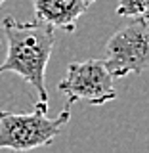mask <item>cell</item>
<instances>
[{
    "label": "cell",
    "instance_id": "7a4b0ae2",
    "mask_svg": "<svg viewBox=\"0 0 149 153\" xmlns=\"http://www.w3.org/2000/svg\"><path fill=\"white\" fill-rule=\"evenodd\" d=\"M71 119V103L56 119L48 117V102L35 105L31 113H8L0 109V149L29 151L50 146Z\"/></svg>",
    "mask_w": 149,
    "mask_h": 153
},
{
    "label": "cell",
    "instance_id": "5b68a950",
    "mask_svg": "<svg viewBox=\"0 0 149 153\" xmlns=\"http://www.w3.org/2000/svg\"><path fill=\"white\" fill-rule=\"evenodd\" d=\"M96 0H33L36 19L54 29L73 33L80 16H84Z\"/></svg>",
    "mask_w": 149,
    "mask_h": 153
},
{
    "label": "cell",
    "instance_id": "52a82bcc",
    "mask_svg": "<svg viewBox=\"0 0 149 153\" xmlns=\"http://www.w3.org/2000/svg\"><path fill=\"white\" fill-rule=\"evenodd\" d=\"M143 17H145L147 21H149V12H145V13H143Z\"/></svg>",
    "mask_w": 149,
    "mask_h": 153
},
{
    "label": "cell",
    "instance_id": "8992f818",
    "mask_svg": "<svg viewBox=\"0 0 149 153\" xmlns=\"http://www.w3.org/2000/svg\"><path fill=\"white\" fill-rule=\"evenodd\" d=\"M149 12V0H119L117 16L121 17H140Z\"/></svg>",
    "mask_w": 149,
    "mask_h": 153
},
{
    "label": "cell",
    "instance_id": "6da1fadb",
    "mask_svg": "<svg viewBox=\"0 0 149 153\" xmlns=\"http://www.w3.org/2000/svg\"><path fill=\"white\" fill-rule=\"evenodd\" d=\"M8 40V52L0 63V75L13 73L19 75L38 92L40 102H48L46 90V67L56 42L54 27L40 21L21 23L12 16L2 21Z\"/></svg>",
    "mask_w": 149,
    "mask_h": 153
},
{
    "label": "cell",
    "instance_id": "277c9868",
    "mask_svg": "<svg viewBox=\"0 0 149 153\" xmlns=\"http://www.w3.org/2000/svg\"><path fill=\"white\" fill-rule=\"evenodd\" d=\"M57 90L67 96V103L88 102L90 105H105L117 98L113 76L99 59L69 63L67 76L57 84Z\"/></svg>",
    "mask_w": 149,
    "mask_h": 153
},
{
    "label": "cell",
    "instance_id": "3957f363",
    "mask_svg": "<svg viewBox=\"0 0 149 153\" xmlns=\"http://www.w3.org/2000/svg\"><path fill=\"white\" fill-rule=\"evenodd\" d=\"M105 67L113 79L140 75L149 69V21L143 16L119 29L105 44Z\"/></svg>",
    "mask_w": 149,
    "mask_h": 153
},
{
    "label": "cell",
    "instance_id": "ba28073f",
    "mask_svg": "<svg viewBox=\"0 0 149 153\" xmlns=\"http://www.w3.org/2000/svg\"><path fill=\"white\" fill-rule=\"evenodd\" d=\"M4 2H6V0H0V6H2V4H4Z\"/></svg>",
    "mask_w": 149,
    "mask_h": 153
}]
</instances>
